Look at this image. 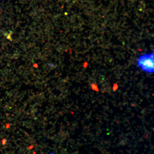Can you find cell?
<instances>
[{"mask_svg":"<svg viewBox=\"0 0 154 154\" xmlns=\"http://www.w3.org/2000/svg\"><path fill=\"white\" fill-rule=\"evenodd\" d=\"M138 65L143 71L153 73L154 70V53L141 56L137 61Z\"/></svg>","mask_w":154,"mask_h":154,"instance_id":"cell-1","label":"cell"},{"mask_svg":"<svg viewBox=\"0 0 154 154\" xmlns=\"http://www.w3.org/2000/svg\"><path fill=\"white\" fill-rule=\"evenodd\" d=\"M6 142H7V140H6V139L3 140L2 141V143L3 145L5 144L6 143Z\"/></svg>","mask_w":154,"mask_h":154,"instance_id":"cell-2","label":"cell"}]
</instances>
